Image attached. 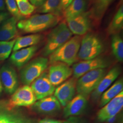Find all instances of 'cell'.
I'll list each match as a JSON object with an SVG mask.
<instances>
[{"mask_svg":"<svg viewBox=\"0 0 123 123\" xmlns=\"http://www.w3.org/2000/svg\"><path fill=\"white\" fill-rule=\"evenodd\" d=\"M31 84V88L38 100L52 95L55 90V86L50 81L48 73L46 72H44Z\"/></svg>","mask_w":123,"mask_h":123,"instance_id":"10","label":"cell"},{"mask_svg":"<svg viewBox=\"0 0 123 123\" xmlns=\"http://www.w3.org/2000/svg\"><path fill=\"white\" fill-rule=\"evenodd\" d=\"M109 62L104 57H98L76 62L72 66L73 77L78 79L88 72L98 69H105Z\"/></svg>","mask_w":123,"mask_h":123,"instance_id":"7","label":"cell"},{"mask_svg":"<svg viewBox=\"0 0 123 123\" xmlns=\"http://www.w3.org/2000/svg\"><path fill=\"white\" fill-rule=\"evenodd\" d=\"M10 14L6 12H0V25L6 20V19L10 18Z\"/></svg>","mask_w":123,"mask_h":123,"instance_id":"33","label":"cell"},{"mask_svg":"<svg viewBox=\"0 0 123 123\" xmlns=\"http://www.w3.org/2000/svg\"><path fill=\"white\" fill-rule=\"evenodd\" d=\"M3 88H2V84L1 83V80H0V95H1V94L2 93V92H3Z\"/></svg>","mask_w":123,"mask_h":123,"instance_id":"37","label":"cell"},{"mask_svg":"<svg viewBox=\"0 0 123 123\" xmlns=\"http://www.w3.org/2000/svg\"><path fill=\"white\" fill-rule=\"evenodd\" d=\"M87 3L85 0H73L62 14L66 20L73 18L84 12Z\"/></svg>","mask_w":123,"mask_h":123,"instance_id":"22","label":"cell"},{"mask_svg":"<svg viewBox=\"0 0 123 123\" xmlns=\"http://www.w3.org/2000/svg\"><path fill=\"white\" fill-rule=\"evenodd\" d=\"M42 38L43 36L40 34H32L18 37L13 47V51L36 45Z\"/></svg>","mask_w":123,"mask_h":123,"instance_id":"23","label":"cell"},{"mask_svg":"<svg viewBox=\"0 0 123 123\" xmlns=\"http://www.w3.org/2000/svg\"><path fill=\"white\" fill-rule=\"evenodd\" d=\"M38 49L37 45L14 51L10 57L12 63L18 68L25 65L34 55Z\"/></svg>","mask_w":123,"mask_h":123,"instance_id":"18","label":"cell"},{"mask_svg":"<svg viewBox=\"0 0 123 123\" xmlns=\"http://www.w3.org/2000/svg\"><path fill=\"white\" fill-rule=\"evenodd\" d=\"M123 107V91H122L98 111V121L103 123L112 118L119 113Z\"/></svg>","mask_w":123,"mask_h":123,"instance_id":"8","label":"cell"},{"mask_svg":"<svg viewBox=\"0 0 123 123\" xmlns=\"http://www.w3.org/2000/svg\"><path fill=\"white\" fill-rule=\"evenodd\" d=\"M49 63L48 58L39 57L26 64L20 73L22 84L25 85H30L47 68Z\"/></svg>","mask_w":123,"mask_h":123,"instance_id":"6","label":"cell"},{"mask_svg":"<svg viewBox=\"0 0 123 123\" xmlns=\"http://www.w3.org/2000/svg\"><path fill=\"white\" fill-rule=\"evenodd\" d=\"M37 123H62L60 120L53 119H44L40 120Z\"/></svg>","mask_w":123,"mask_h":123,"instance_id":"35","label":"cell"},{"mask_svg":"<svg viewBox=\"0 0 123 123\" xmlns=\"http://www.w3.org/2000/svg\"><path fill=\"white\" fill-rule=\"evenodd\" d=\"M111 47L113 54L116 59L120 62L123 60V41L118 33L112 35Z\"/></svg>","mask_w":123,"mask_h":123,"instance_id":"25","label":"cell"},{"mask_svg":"<svg viewBox=\"0 0 123 123\" xmlns=\"http://www.w3.org/2000/svg\"><path fill=\"white\" fill-rule=\"evenodd\" d=\"M32 5L35 6L40 7L44 4L46 0H28Z\"/></svg>","mask_w":123,"mask_h":123,"instance_id":"34","label":"cell"},{"mask_svg":"<svg viewBox=\"0 0 123 123\" xmlns=\"http://www.w3.org/2000/svg\"><path fill=\"white\" fill-rule=\"evenodd\" d=\"M114 0H95L92 10L90 12L92 19L99 23L107 10Z\"/></svg>","mask_w":123,"mask_h":123,"instance_id":"21","label":"cell"},{"mask_svg":"<svg viewBox=\"0 0 123 123\" xmlns=\"http://www.w3.org/2000/svg\"><path fill=\"white\" fill-rule=\"evenodd\" d=\"M6 115L5 114L4 117V119H3V120H2V121L0 123H6L5 122V119H6Z\"/></svg>","mask_w":123,"mask_h":123,"instance_id":"39","label":"cell"},{"mask_svg":"<svg viewBox=\"0 0 123 123\" xmlns=\"http://www.w3.org/2000/svg\"><path fill=\"white\" fill-rule=\"evenodd\" d=\"M18 8L22 16L30 15L35 10V6L31 4L28 0H15Z\"/></svg>","mask_w":123,"mask_h":123,"instance_id":"28","label":"cell"},{"mask_svg":"<svg viewBox=\"0 0 123 123\" xmlns=\"http://www.w3.org/2000/svg\"><path fill=\"white\" fill-rule=\"evenodd\" d=\"M17 20L13 17L5 20L0 25V41H8L18 36Z\"/></svg>","mask_w":123,"mask_h":123,"instance_id":"19","label":"cell"},{"mask_svg":"<svg viewBox=\"0 0 123 123\" xmlns=\"http://www.w3.org/2000/svg\"><path fill=\"white\" fill-rule=\"evenodd\" d=\"M123 80L122 78L117 80L110 87L103 93L100 97L99 106L102 108L121 92L123 91Z\"/></svg>","mask_w":123,"mask_h":123,"instance_id":"20","label":"cell"},{"mask_svg":"<svg viewBox=\"0 0 123 123\" xmlns=\"http://www.w3.org/2000/svg\"><path fill=\"white\" fill-rule=\"evenodd\" d=\"M81 40L79 36L72 37L49 55V63L61 62L70 66L77 62Z\"/></svg>","mask_w":123,"mask_h":123,"instance_id":"2","label":"cell"},{"mask_svg":"<svg viewBox=\"0 0 123 123\" xmlns=\"http://www.w3.org/2000/svg\"><path fill=\"white\" fill-rule=\"evenodd\" d=\"M37 101L35 95L29 85H24L13 93L10 103L14 106H29Z\"/></svg>","mask_w":123,"mask_h":123,"instance_id":"14","label":"cell"},{"mask_svg":"<svg viewBox=\"0 0 123 123\" xmlns=\"http://www.w3.org/2000/svg\"><path fill=\"white\" fill-rule=\"evenodd\" d=\"M5 114H0V123L2 121L3 119H4Z\"/></svg>","mask_w":123,"mask_h":123,"instance_id":"38","label":"cell"},{"mask_svg":"<svg viewBox=\"0 0 123 123\" xmlns=\"http://www.w3.org/2000/svg\"><path fill=\"white\" fill-rule=\"evenodd\" d=\"M87 98L78 94L69 102L63 109V116L65 118L77 116L84 113L88 107Z\"/></svg>","mask_w":123,"mask_h":123,"instance_id":"17","label":"cell"},{"mask_svg":"<svg viewBox=\"0 0 123 123\" xmlns=\"http://www.w3.org/2000/svg\"><path fill=\"white\" fill-rule=\"evenodd\" d=\"M32 108L41 114L52 115L59 112L62 106L56 97L51 95L36 102L32 105Z\"/></svg>","mask_w":123,"mask_h":123,"instance_id":"16","label":"cell"},{"mask_svg":"<svg viewBox=\"0 0 123 123\" xmlns=\"http://www.w3.org/2000/svg\"><path fill=\"white\" fill-rule=\"evenodd\" d=\"M6 123H27L26 121L20 118H17L9 116L6 115L5 119Z\"/></svg>","mask_w":123,"mask_h":123,"instance_id":"30","label":"cell"},{"mask_svg":"<svg viewBox=\"0 0 123 123\" xmlns=\"http://www.w3.org/2000/svg\"><path fill=\"white\" fill-rule=\"evenodd\" d=\"M120 73V68L119 66H115L106 73L101 79L97 88L91 93V98L92 100L94 102L98 101L103 93L114 83Z\"/></svg>","mask_w":123,"mask_h":123,"instance_id":"15","label":"cell"},{"mask_svg":"<svg viewBox=\"0 0 123 123\" xmlns=\"http://www.w3.org/2000/svg\"><path fill=\"white\" fill-rule=\"evenodd\" d=\"M106 74L105 69H98L86 73L77 79L76 91L87 98L97 88Z\"/></svg>","mask_w":123,"mask_h":123,"instance_id":"5","label":"cell"},{"mask_svg":"<svg viewBox=\"0 0 123 123\" xmlns=\"http://www.w3.org/2000/svg\"><path fill=\"white\" fill-rule=\"evenodd\" d=\"M73 0H61L59 8V13L61 15L63 11L66 9V8L70 4Z\"/></svg>","mask_w":123,"mask_h":123,"instance_id":"31","label":"cell"},{"mask_svg":"<svg viewBox=\"0 0 123 123\" xmlns=\"http://www.w3.org/2000/svg\"><path fill=\"white\" fill-rule=\"evenodd\" d=\"M6 10V5L4 0H0V12Z\"/></svg>","mask_w":123,"mask_h":123,"instance_id":"36","label":"cell"},{"mask_svg":"<svg viewBox=\"0 0 123 123\" xmlns=\"http://www.w3.org/2000/svg\"><path fill=\"white\" fill-rule=\"evenodd\" d=\"M62 123H87L82 119H79L76 116H73L68 118L65 121Z\"/></svg>","mask_w":123,"mask_h":123,"instance_id":"32","label":"cell"},{"mask_svg":"<svg viewBox=\"0 0 123 123\" xmlns=\"http://www.w3.org/2000/svg\"><path fill=\"white\" fill-rule=\"evenodd\" d=\"M51 64L48 76L50 81L54 86L62 84L73 74L72 68L64 63L57 62Z\"/></svg>","mask_w":123,"mask_h":123,"instance_id":"11","label":"cell"},{"mask_svg":"<svg viewBox=\"0 0 123 123\" xmlns=\"http://www.w3.org/2000/svg\"><path fill=\"white\" fill-rule=\"evenodd\" d=\"M4 1L9 13L13 17L19 21L24 19V17L21 14L19 11L15 0H4Z\"/></svg>","mask_w":123,"mask_h":123,"instance_id":"29","label":"cell"},{"mask_svg":"<svg viewBox=\"0 0 123 123\" xmlns=\"http://www.w3.org/2000/svg\"><path fill=\"white\" fill-rule=\"evenodd\" d=\"M66 20L71 32L77 36L86 34L91 26L92 18L90 12H84L75 18Z\"/></svg>","mask_w":123,"mask_h":123,"instance_id":"12","label":"cell"},{"mask_svg":"<svg viewBox=\"0 0 123 123\" xmlns=\"http://www.w3.org/2000/svg\"><path fill=\"white\" fill-rule=\"evenodd\" d=\"M60 19L59 16L51 13L36 14L20 21L17 27L24 33H37L55 27Z\"/></svg>","mask_w":123,"mask_h":123,"instance_id":"1","label":"cell"},{"mask_svg":"<svg viewBox=\"0 0 123 123\" xmlns=\"http://www.w3.org/2000/svg\"><path fill=\"white\" fill-rule=\"evenodd\" d=\"M16 39L8 41H0V61H4L9 57Z\"/></svg>","mask_w":123,"mask_h":123,"instance_id":"27","label":"cell"},{"mask_svg":"<svg viewBox=\"0 0 123 123\" xmlns=\"http://www.w3.org/2000/svg\"><path fill=\"white\" fill-rule=\"evenodd\" d=\"M61 0H46L44 4L40 6L37 12L40 13H51L60 17L59 8Z\"/></svg>","mask_w":123,"mask_h":123,"instance_id":"26","label":"cell"},{"mask_svg":"<svg viewBox=\"0 0 123 123\" xmlns=\"http://www.w3.org/2000/svg\"><path fill=\"white\" fill-rule=\"evenodd\" d=\"M104 46L97 34L89 32L82 38L78 53V58L87 60L98 57L103 52Z\"/></svg>","mask_w":123,"mask_h":123,"instance_id":"4","label":"cell"},{"mask_svg":"<svg viewBox=\"0 0 123 123\" xmlns=\"http://www.w3.org/2000/svg\"><path fill=\"white\" fill-rule=\"evenodd\" d=\"M73 33L66 22H62L56 25L49 32L46 44L42 51L43 56H49L70 39Z\"/></svg>","mask_w":123,"mask_h":123,"instance_id":"3","label":"cell"},{"mask_svg":"<svg viewBox=\"0 0 123 123\" xmlns=\"http://www.w3.org/2000/svg\"><path fill=\"white\" fill-rule=\"evenodd\" d=\"M123 26V6L122 5L119 8L108 28L110 34H114L121 30Z\"/></svg>","mask_w":123,"mask_h":123,"instance_id":"24","label":"cell"},{"mask_svg":"<svg viewBox=\"0 0 123 123\" xmlns=\"http://www.w3.org/2000/svg\"><path fill=\"white\" fill-rule=\"evenodd\" d=\"M0 78L3 89L9 94H12L18 88L19 83L16 71L12 66L6 64L0 68Z\"/></svg>","mask_w":123,"mask_h":123,"instance_id":"9","label":"cell"},{"mask_svg":"<svg viewBox=\"0 0 123 123\" xmlns=\"http://www.w3.org/2000/svg\"><path fill=\"white\" fill-rule=\"evenodd\" d=\"M77 79L74 77L67 80L55 88L54 95L62 106L65 107L74 97Z\"/></svg>","mask_w":123,"mask_h":123,"instance_id":"13","label":"cell"}]
</instances>
